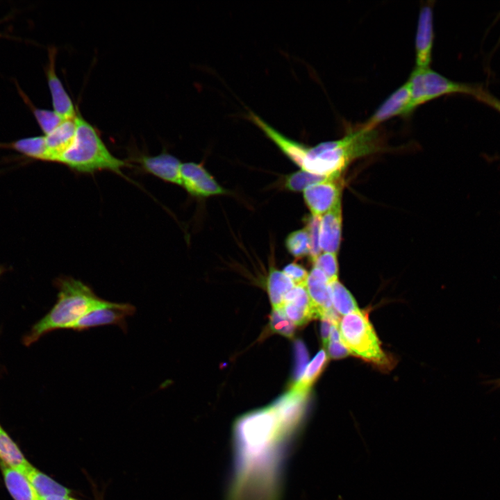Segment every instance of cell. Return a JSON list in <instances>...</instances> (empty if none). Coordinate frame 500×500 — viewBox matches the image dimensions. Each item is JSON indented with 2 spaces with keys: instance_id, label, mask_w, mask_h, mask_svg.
Here are the masks:
<instances>
[{
  "instance_id": "obj_6",
  "label": "cell",
  "mask_w": 500,
  "mask_h": 500,
  "mask_svg": "<svg viewBox=\"0 0 500 500\" xmlns=\"http://www.w3.org/2000/svg\"><path fill=\"white\" fill-rule=\"evenodd\" d=\"M135 312V306L130 303L110 301L108 305L87 313L69 329L82 331L105 325H116L126 333V318L132 316Z\"/></svg>"
},
{
  "instance_id": "obj_35",
  "label": "cell",
  "mask_w": 500,
  "mask_h": 500,
  "mask_svg": "<svg viewBox=\"0 0 500 500\" xmlns=\"http://www.w3.org/2000/svg\"><path fill=\"white\" fill-rule=\"evenodd\" d=\"M40 500H76L69 496L62 495H49L43 497H40Z\"/></svg>"
},
{
  "instance_id": "obj_30",
  "label": "cell",
  "mask_w": 500,
  "mask_h": 500,
  "mask_svg": "<svg viewBox=\"0 0 500 500\" xmlns=\"http://www.w3.org/2000/svg\"><path fill=\"white\" fill-rule=\"evenodd\" d=\"M294 347L296 362L293 379L295 383L301 378L307 366L308 355L306 348L302 341L299 340L295 341Z\"/></svg>"
},
{
  "instance_id": "obj_31",
  "label": "cell",
  "mask_w": 500,
  "mask_h": 500,
  "mask_svg": "<svg viewBox=\"0 0 500 500\" xmlns=\"http://www.w3.org/2000/svg\"><path fill=\"white\" fill-rule=\"evenodd\" d=\"M283 272L295 285L306 286L308 274L300 265L296 262L290 263L284 267Z\"/></svg>"
},
{
  "instance_id": "obj_28",
  "label": "cell",
  "mask_w": 500,
  "mask_h": 500,
  "mask_svg": "<svg viewBox=\"0 0 500 500\" xmlns=\"http://www.w3.org/2000/svg\"><path fill=\"white\" fill-rule=\"evenodd\" d=\"M270 328L272 332L291 338L294 333V324L285 315L282 310H273L270 317Z\"/></svg>"
},
{
  "instance_id": "obj_9",
  "label": "cell",
  "mask_w": 500,
  "mask_h": 500,
  "mask_svg": "<svg viewBox=\"0 0 500 500\" xmlns=\"http://www.w3.org/2000/svg\"><path fill=\"white\" fill-rule=\"evenodd\" d=\"M306 289L316 318H328L333 322L340 321V319L333 308L329 282L325 274L318 268L313 267L308 274Z\"/></svg>"
},
{
  "instance_id": "obj_22",
  "label": "cell",
  "mask_w": 500,
  "mask_h": 500,
  "mask_svg": "<svg viewBox=\"0 0 500 500\" xmlns=\"http://www.w3.org/2000/svg\"><path fill=\"white\" fill-rule=\"evenodd\" d=\"M329 285L331 302L336 312L344 316L359 310L352 294L338 280Z\"/></svg>"
},
{
  "instance_id": "obj_24",
  "label": "cell",
  "mask_w": 500,
  "mask_h": 500,
  "mask_svg": "<svg viewBox=\"0 0 500 500\" xmlns=\"http://www.w3.org/2000/svg\"><path fill=\"white\" fill-rule=\"evenodd\" d=\"M19 90L20 95L30 108L44 135L52 132L65 120L53 110L35 107L19 88Z\"/></svg>"
},
{
  "instance_id": "obj_33",
  "label": "cell",
  "mask_w": 500,
  "mask_h": 500,
  "mask_svg": "<svg viewBox=\"0 0 500 500\" xmlns=\"http://www.w3.org/2000/svg\"><path fill=\"white\" fill-rule=\"evenodd\" d=\"M333 323V322L328 318L322 319L321 334L323 345L325 347H326L328 344L331 328Z\"/></svg>"
},
{
  "instance_id": "obj_14",
  "label": "cell",
  "mask_w": 500,
  "mask_h": 500,
  "mask_svg": "<svg viewBox=\"0 0 500 500\" xmlns=\"http://www.w3.org/2000/svg\"><path fill=\"white\" fill-rule=\"evenodd\" d=\"M140 162L147 172L156 177L181 185V162L175 156L167 152L153 156H142Z\"/></svg>"
},
{
  "instance_id": "obj_10",
  "label": "cell",
  "mask_w": 500,
  "mask_h": 500,
  "mask_svg": "<svg viewBox=\"0 0 500 500\" xmlns=\"http://www.w3.org/2000/svg\"><path fill=\"white\" fill-rule=\"evenodd\" d=\"M56 49H49V61L45 68L47 85L50 91L53 111L62 119H73L77 115L73 102L56 72Z\"/></svg>"
},
{
  "instance_id": "obj_36",
  "label": "cell",
  "mask_w": 500,
  "mask_h": 500,
  "mask_svg": "<svg viewBox=\"0 0 500 500\" xmlns=\"http://www.w3.org/2000/svg\"><path fill=\"white\" fill-rule=\"evenodd\" d=\"M1 272H2V269H1V268H0V274H1Z\"/></svg>"
},
{
  "instance_id": "obj_25",
  "label": "cell",
  "mask_w": 500,
  "mask_h": 500,
  "mask_svg": "<svg viewBox=\"0 0 500 500\" xmlns=\"http://www.w3.org/2000/svg\"><path fill=\"white\" fill-rule=\"evenodd\" d=\"M285 247L290 255L301 258L310 254V239L305 227L290 233L285 239Z\"/></svg>"
},
{
  "instance_id": "obj_29",
  "label": "cell",
  "mask_w": 500,
  "mask_h": 500,
  "mask_svg": "<svg viewBox=\"0 0 500 500\" xmlns=\"http://www.w3.org/2000/svg\"><path fill=\"white\" fill-rule=\"evenodd\" d=\"M321 217L310 215L306 218V228L308 230L310 239V258L313 262L321 253L319 246V226Z\"/></svg>"
},
{
  "instance_id": "obj_32",
  "label": "cell",
  "mask_w": 500,
  "mask_h": 500,
  "mask_svg": "<svg viewBox=\"0 0 500 500\" xmlns=\"http://www.w3.org/2000/svg\"><path fill=\"white\" fill-rule=\"evenodd\" d=\"M326 348L328 356L332 358H341L351 354L342 341L329 342Z\"/></svg>"
},
{
  "instance_id": "obj_12",
  "label": "cell",
  "mask_w": 500,
  "mask_h": 500,
  "mask_svg": "<svg viewBox=\"0 0 500 500\" xmlns=\"http://www.w3.org/2000/svg\"><path fill=\"white\" fill-rule=\"evenodd\" d=\"M433 17L432 7H421L418 16L415 35V67H429L431 62L434 40Z\"/></svg>"
},
{
  "instance_id": "obj_11",
  "label": "cell",
  "mask_w": 500,
  "mask_h": 500,
  "mask_svg": "<svg viewBox=\"0 0 500 500\" xmlns=\"http://www.w3.org/2000/svg\"><path fill=\"white\" fill-rule=\"evenodd\" d=\"M410 97V85L406 81L390 94L361 126L366 129H375L380 124L393 117L406 116Z\"/></svg>"
},
{
  "instance_id": "obj_19",
  "label": "cell",
  "mask_w": 500,
  "mask_h": 500,
  "mask_svg": "<svg viewBox=\"0 0 500 500\" xmlns=\"http://www.w3.org/2000/svg\"><path fill=\"white\" fill-rule=\"evenodd\" d=\"M28 478L40 498L49 495L69 496L71 491L31 465L22 473Z\"/></svg>"
},
{
  "instance_id": "obj_17",
  "label": "cell",
  "mask_w": 500,
  "mask_h": 500,
  "mask_svg": "<svg viewBox=\"0 0 500 500\" xmlns=\"http://www.w3.org/2000/svg\"><path fill=\"white\" fill-rule=\"evenodd\" d=\"M5 485L14 500H40L28 478L20 472L0 462Z\"/></svg>"
},
{
  "instance_id": "obj_16",
  "label": "cell",
  "mask_w": 500,
  "mask_h": 500,
  "mask_svg": "<svg viewBox=\"0 0 500 500\" xmlns=\"http://www.w3.org/2000/svg\"><path fill=\"white\" fill-rule=\"evenodd\" d=\"M75 134L76 121L73 118L65 119L52 132L44 135L47 161L58 162L62 155L72 145Z\"/></svg>"
},
{
  "instance_id": "obj_3",
  "label": "cell",
  "mask_w": 500,
  "mask_h": 500,
  "mask_svg": "<svg viewBox=\"0 0 500 500\" xmlns=\"http://www.w3.org/2000/svg\"><path fill=\"white\" fill-rule=\"evenodd\" d=\"M75 121L74 140L58 162L81 173L109 170L122 174L126 162L110 153L96 128L79 113Z\"/></svg>"
},
{
  "instance_id": "obj_23",
  "label": "cell",
  "mask_w": 500,
  "mask_h": 500,
  "mask_svg": "<svg viewBox=\"0 0 500 500\" xmlns=\"http://www.w3.org/2000/svg\"><path fill=\"white\" fill-rule=\"evenodd\" d=\"M22 154L47 161V147L44 135L20 139L8 144Z\"/></svg>"
},
{
  "instance_id": "obj_18",
  "label": "cell",
  "mask_w": 500,
  "mask_h": 500,
  "mask_svg": "<svg viewBox=\"0 0 500 500\" xmlns=\"http://www.w3.org/2000/svg\"><path fill=\"white\" fill-rule=\"evenodd\" d=\"M294 286V283L283 272L273 266L269 267L267 279V290L273 310L282 308L285 296Z\"/></svg>"
},
{
  "instance_id": "obj_1",
  "label": "cell",
  "mask_w": 500,
  "mask_h": 500,
  "mask_svg": "<svg viewBox=\"0 0 500 500\" xmlns=\"http://www.w3.org/2000/svg\"><path fill=\"white\" fill-rule=\"evenodd\" d=\"M381 148L377 128L369 130L361 126L340 139L308 147L300 167L319 175H340L354 160L376 153Z\"/></svg>"
},
{
  "instance_id": "obj_13",
  "label": "cell",
  "mask_w": 500,
  "mask_h": 500,
  "mask_svg": "<svg viewBox=\"0 0 500 500\" xmlns=\"http://www.w3.org/2000/svg\"><path fill=\"white\" fill-rule=\"evenodd\" d=\"M247 117L285 156L299 167L301 166L307 146L285 136L253 112H249Z\"/></svg>"
},
{
  "instance_id": "obj_2",
  "label": "cell",
  "mask_w": 500,
  "mask_h": 500,
  "mask_svg": "<svg viewBox=\"0 0 500 500\" xmlns=\"http://www.w3.org/2000/svg\"><path fill=\"white\" fill-rule=\"evenodd\" d=\"M57 285L59 289L57 302L33 326L24 338L25 344H31L50 331L69 329L87 313L110 303L99 298L88 285L74 278H60Z\"/></svg>"
},
{
  "instance_id": "obj_21",
  "label": "cell",
  "mask_w": 500,
  "mask_h": 500,
  "mask_svg": "<svg viewBox=\"0 0 500 500\" xmlns=\"http://www.w3.org/2000/svg\"><path fill=\"white\" fill-rule=\"evenodd\" d=\"M328 360L324 349H321L307 365L301 378L295 382L290 390L302 394H308L312 385L322 372Z\"/></svg>"
},
{
  "instance_id": "obj_15",
  "label": "cell",
  "mask_w": 500,
  "mask_h": 500,
  "mask_svg": "<svg viewBox=\"0 0 500 500\" xmlns=\"http://www.w3.org/2000/svg\"><path fill=\"white\" fill-rule=\"evenodd\" d=\"M342 230L341 203L321 217L319 246L323 252L338 254Z\"/></svg>"
},
{
  "instance_id": "obj_26",
  "label": "cell",
  "mask_w": 500,
  "mask_h": 500,
  "mask_svg": "<svg viewBox=\"0 0 500 500\" xmlns=\"http://www.w3.org/2000/svg\"><path fill=\"white\" fill-rule=\"evenodd\" d=\"M331 176H323L300 170L288 175L285 179L284 186L288 190L299 192L318 182L322 181Z\"/></svg>"
},
{
  "instance_id": "obj_4",
  "label": "cell",
  "mask_w": 500,
  "mask_h": 500,
  "mask_svg": "<svg viewBox=\"0 0 500 500\" xmlns=\"http://www.w3.org/2000/svg\"><path fill=\"white\" fill-rule=\"evenodd\" d=\"M407 81L411 97L406 116L421 105L442 96L463 94L481 101L486 93L478 85L453 81L430 67H415Z\"/></svg>"
},
{
  "instance_id": "obj_20",
  "label": "cell",
  "mask_w": 500,
  "mask_h": 500,
  "mask_svg": "<svg viewBox=\"0 0 500 500\" xmlns=\"http://www.w3.org/2000/svg\"><path fill=\"white\" fill-rule=\"evenodd\" d=\"M0 462L23 473L31 464L0 425Z\"/></svg>"
},
{
  "instance_id": "obj_27",
  "label": "cell",
  "mask_w": 500,
  "mask_h": 500,
  "mask_svg": "<svg viewBox=\"0 0 500 500\" xmlns=\"http://www.w3.org/2000/svg\"><path fill=\"white\" fill-rule=\"evenodd\" d=\"M312 263L315 267L318 268L325 274L329 283L338 280V263L336 254L323 252Z\"/></svg>"
},
{
  "instance_id": "obj_8",
  "label": "cell",
  "mask_w": 500,
  "mask_h": 500,
  "mask_svg": "<svg viewBox=\"0 0 500 500\" xmlns=\"http://www.w3.org/2000/svg\"><path fill=\"white\" fill-rule=\"evenodd\" d=\"M181 177V186L192 196L206 197L226 192L201 164L182 163Z\"/></svg>"
},
{
  "instance_id": "obj_34",
  "label": "cell",
  "mask_w": 500,
  "mask_h": 500,
  "mask_svg": "<svg viewBox=\"0 0 500 500\" xmlns=\"http://www.w3.org/2000/svg\"><path fill=\"white\" fill-rule=\"evenodd\" d=\"M480 101L492 107L500 113V100L490 94L488 92L485 94Z\"/></svg>"
},
{
  "instance_id": "obj_5",
  "label": "cell",
  "mask_w": 500,
  "mask_h": 500,
  "mask_svg": "<svg viewBox=\"0 0 500 500\" xmlns=\"http://www.w3.org/2000/svg\"><path fill=\"white\" fill-rule=\"evenodd\" d=\"M338 328L341 341L351 354L380 366L389 364L367 312L358 310L343 316Z\"/></svg>"
},
{
  "instance_id": "obj_7",
  "label": "cell",
  "mask_w": 500,
  "mask_h": 500,
  "mask_svg": "<svg viewBox=\"0 0 500 500\" xmlns=\"http://www.w3.org/2000/svg\"><path fill=\"white\" fill-rule=\"evenodd\" d=\"M340 175H333L303 190L305 203L314 216L322 217L340 204Z\"/></svg>"
}]
</instances>
